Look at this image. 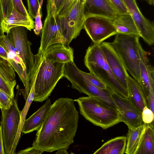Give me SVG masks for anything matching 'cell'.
Masks as SVG:
<instances>
[{"instance_id": "13", "label": "cell", "mask_w": 154, "mask_h": 154, "mask_svg": "<svg viewBox=\"0 0 154 154\" xmlns=\"http://www.w3.org/2000/svg\"><path fill=\"white\" fill-rule=\"evenodd\" d=\"M100 46L107 62L116 79L128 90L129 75L122 61L111 42H102Z\"/></svg>"}, {"instance_id": "3", "label": "cell", "mask_w": 154, "mask_h": 154, "mask_svg": "<svg viewBox=\"0 0 154 154\" xmlns=\"http://www.w3.org/2000/svg\"><path fill=\"white\" fill-rule=\"evenodd\" d=\"M100 44H94L88 47L84 58L85 66L90 73L100 79L112 91L123 97L129 98L128 91L115 77L100 47Z\"/></svg>"}, {"instance_id": "21", "label": "cell", "mask_w": 154, "mask_h": 154, "mask_svg": "<svg viewBox=\"0 0 154 154\" xmlns=\"http://www.w3.org/2000/svg\"><path fill=\"white\" fill-rule=\"evenodd\" d=\"M113 22L117 33L140 36L135 22L130 14L118 15L113 20Z\"/></svg>"}, {"instance_id": "40", "label": "cell", "mask_w": 154, "mask_h": 154, "mask_svg": "<svg viewBox=\"0 0 154 154\" xmlns=\"http://www.w3.org/2000/svg\"><path fill=\"white\" fill-rule=\"evenodd\" d=\"M0 57L5 60H8V53L2 46L0 44Z\"/></svg>"}, {"instance_id": "24", "label": "cell", "mask_w": 154, "mask_h": 154, "mask_svg": "<svg viewBox=\"0 0 154 154\" xmlns=\"http://www.w3.org/2000/svg\"><path fill=\"white\" fill-rule=\"evenodd\" d=\"M35 82L34 81L30 83V92L26 101V103L23 108L22 111H21L19 125L17 133L12 146L11 154H14L16 153V149L20 137L23 124L26 119V117L30 106L34 100L35 95L34 85Z\"/></svg>"}, {"instance_id": "14", "label": "cell", "mask_w": 154, "mask_h": 154, "mask_svg": "<svg viewBox=\"0 0 154 154\" xmlns=\"http://www.w3.org/2000/svg\"><path fill=\"white\" fill-rule=\"evenodd\" d=\"M128 11L134 20L140 37L149 45L154 43V26L153 23L143 15L136 0H123Z\"/></svg>"}, {"instance_id": "23", "label": "cell", "mask_w": 154, "mask_h": 154, "mask_svg": "<svg viewBox=\"0 0 154 154\" xmlns=\"http://www.w3.org/2000/svg\"><path fill=\"white\" fill-rule=\"evenodd\" d=\"M125 136H119L110 139L104 143L93 154H123L126 145Z\"/></svg>"}, {"instance_id": "18", "label": "cell", "mask_w": 154, "mask_h": 154, "mask_svg": "<svg viewBox=\"0 0 154 154\" xmlns=\"http://www.w3.org/2000/svg\"><path fill=\"white\" fill-rule=\"evenodd\" d=\"M51 105L50 99L48 98L40 108L28 119H25L22 133L26 134L37 131L45 119Z\"/></svg>"}, {"instance_id": "10", "label": "cell", "mask_w": 154, "mask_h": 154, "mask_svg": "<svg viewBox=\"0 0 154 154\" xmlns=\"http://www.w3.org/2000/svg\"><path fill=\"white\" fill-rule=\"evenodd\" d=\"M47 15L41 30L40 45L38 50V51L44 54L52 48L62 44L59 33L60 18L53 15L50 0H47Z\"/></svg>"}, {"instance_id": "15", "label": "cell", "mask_w": 154, "mask_h": 154, "mask_svg": "<svg viewBox=\"0 0 154 154\" xmlns=\"http://www.w3.org/2000/svg\"><path fill=\"white\" fill-rule=\"evenodd\" d=\"M84 12L85 18L97 16L113 20L119 15L109 0H85Z\"/></svg>"}, {"instance_id": "22", "label": "cell", "mask_w": 154, "mask_h": 154, "mask_svg": "<svg viewBox=\"0 0 154 154\" xmlns=\"http://www.w3.org/2000/svg\"><path fill=\"white\" fill-rule=\"evenodd\" d=\"M154 154V129L153 122L146 124L139 145L134 154Z\"/></svg>"}, {"instance_id": "27", "label": "cell", "mask_w": 154, "mask_h": 154, "mask_svg": "<svg viewBox=\"0 0 154 154\" xmlns=\"http://www.w3.org/2000/svg\"><path fill=\"white\" fill-rule=\"evenodd\" d=\"M16 85L7 80L0 74V89L12 97H14V89Z\"/></svg>"}, {"instance_id": "35", "label": "cell", "mask_w": 154, "mask_h": 154, "mask_svg": "<svg viewBox=\"0 0 154 154\" xmlns=\"http://www.w3.org/2000/svg\"><path fill=\"white\" fill-rule=\"evenodd\" d=\"M41 6H40L35 16V24L34 29V33L38 35L42 28V24L41 21L42 12Z\"/></svg>"}, {"instance_id": "29", "label": "cell", "mask_w": 154, "mask_h": 154, "mask_svg": "<svg viewBox=\"0 0 154 154\" xmlns=\"http://www.w3.org/2000/svg\"><path fill=\"white\" fill-rule=\"evenodd\" d=\"M82 74L92 85L102 89H106L107 87L98 78L91 73H87L81 70Z\"/></svg>"}, {"instance_id": "1", "label": "cell", "mask_w": 154, "mask_h": 154, "mask_svg": "<svg viewBox=\"0 0 154 154\" xmlns=\"http://www.w3.org/2000/svg\"><path fill=\"white\" fill-rule=\"evenodd\" d=\"M79 119L74 100L60 98L51 107L44 122L37 131L32 146L41 153L67 149L74 141Z\"/></svg>"}, {"instance_id": "42", "label": "cell", "mask_w": 154, "mask_h": 154, "mask_svg": "<svg viewBox=\"0 0 154 154\" xmlns=\"http://www.w3.org/2000/svg\"><path fill=\"white\" fill-rule=\"evenodd\" d=\"M3 18V14L2 11L1 5L0 3V37L3 34L2 29H1V24L2 22Z\"/></svg>"}, {"instance_id": "11", "label": "cell", "mask_w": 154, "mask_h": 154, "mask_svg": "<svg viewBox=\"0 0 154 154\" xmlns=\"http://www.w3.org/2000/svg\"><path fill=\"white\" fill-rule=\"evenodd\" d=\"M27 29L23 26L14 27L10 29L8 34L17 54L23 60L29 79L34 65L35 55L31 51V43L28 39Z\"/></svg>"}, {"instance_id": "37", "label": "cell", "mask_w": 154, "mask_h": 154, "mask_svg": "<svg viewBox=\"0 0 154 154\" xmlns=\"http://www.w3.org/2000/svg\"><path fill=\"white\" fill-rule=\"evenodd\" d=\"M8 61L18 75L25 87L26 84V78L22 67L12 60H9Z\"/></svg>"}, {"instance_id": "45", "label": "cell", "mask_w": 154, "mask_h": 154, "mask_svg": "<svg viewBox=\"0 0 154 154\" xmlns=\"http://www.w3.org/2000/svg\"><path fill=\"white\" fill-rule=\"evenodd\" d=\"M146 0L148 3L150 5H153L154 0Z\"/></svg>"}, {"instance_id": "9", "label": "cell", "mask_w": 154, "mask_h": 154, "mask_svg": "<svg viewBox=\"0 0 154 154\" xmlns=\"http://www.w3.org/2000/svg\"><path fill=\"white\" fill-rule=\"evenodd\" d=\"M83 29L94 44H100L106 39L117 34L113 20L102 16H91L86 17Z\"/></svg>"}, {"instance_id": "46", "label": "cell", "mask_w": 154, "mask_h": 154, "mask_svg": "<svg viewBox=\"0 0 154 154\" xmlns=\"http://www.w3.org/2000/svg\"><path fill=\"white\" fill-rule=\"evenodd\" d=\"M1 122H0V124H1Z\"/></svg>"}, {"instance_id": "28", "label": "cell", "mask_w": 154, "mask_h": 154, "mask_svg": "<svg viewBox=\"0 0 154 154\" xmlns=\"http://www.w3.org/2000/svg\"><path fill=\"white\" fill-rule=\"evenodd\" d=\"M76 0H65L55 16L59 18L64 17L69 12Z\"/></svg>"}, {"instance_id": "33", "label": "cell", "mask_w": 154, "mask_h": 154, "mask_svg": "<svg viewBox=\"0 0 154 154\" xmlns=\"http://www.w3.org/2000/svg\"><path fill=\"white\" fill-rule=\"evenodd\" d=\"M28 12L32 18H35L38 9L40 6L38 0H27Z\"/></svg>"}, {"instance_id": "25", "label": "cell", "mask_w": 154, "mask_h": 154, "mask_svg": "<svg viewBox=\"0 0 154 154\" xmlns=\"http://www.w3.org/2000/svg\"><path fill=\"white\" fill-rule=\"evenodd\" d=\"M143 124L137 127L128 129L125 153L134 154L139 145L142 134L145 126Z\"/></svg>"}, {"instance_id": "38", "label": "cell", "mask_w": 154, "mask_h": 154, "mask_svg": "<svg viewBox=\"0 0 154 154\" xmlns=\"http://www.w3.org/2000/svg\"><path fill=\"white\" fill-rule=\"evenodd\" d=\"M17 153L18 154H41L42 153L39 150L32 146L21 150Z\"/></svg>"}, {"instance_id": "43", "label": "cell", "mask_w": 154, "mask_h": 154, "mask_svg": "<svg viewBox=\"0 0 154 154\" xmlns=\"http://www.w3.org/2000/svg\"><path fill=\"white\" fill-rule=\"evenodd\" d=\"M51 6L52 13L53 15L55 17L56 14V10L54 2V0H50Z\"/></svg>"}, {"instance_id": "32", "label": "cell", "mask_w": 154, "mask_h": 154, "mask_svg": "<svg viewBox=\"0 0 154 154\" xmlns=\"http://www.w3.org/2000/svg\"><path fill=\"white\" fill-rule=\"evenodd\" d=\"M3 18L8 16L11 13L13 8V0H0Z\"/></svg>"}, {"instance_id": "20", "label": "cell", "mask_w": 154, "mask_h": 154, "mask_svg": "<svg viewBox=\"0 0 154 154\" xmlns=\"http://www.w3.org/2000/svg\"><path fill=\"white\" fill-rule=\"evenodd\" d=\"M129 98L141 112L147 105V102L143 90L139 82L129 76L128 82Z\"/></svg>"}, {"instance_id": "4", "label": "cell", "mask_w": 154, "mask_h": 154, "mask_svg": "<svg viewBox=\"0 0 154 154\" xmlns=\"http://www.w3.org/2000/svg\"><path fill=\"white\" fill-rule=\"evenodd\" d=\"M65 63L44 57L35 84L33 101L42 102L48 98L57 82L63 77Z\"/></svg>"}, {"instance_id": "2", "label": "cell", "mask_w": 154, "mask_h": 154, "mask_svg": "<svg viewBox=\"0 0 154 154\" xmlns=\"http://www.w3.org/2000/svg\"><path fill=\"white\" fill-rule=\"evenodd\" d=\"M80 114L93 125L106 129L122 122L118 109L95 97H82L74 100Z\"/></svg>"}, {"instance_id": "31", "label": "cell", "mask_w": 154, "mask_h": 154, "mask_svg": "<svg viewBox=\"0 0 154 154\" xmlns=\"http://www.w3.org/2000/svg\"><path fill=\"white\" fill-rule=\"evenodd\" d=\"M109 1L119 15L130 14L123 0H109Z\"/></svg>"}, {"instance_id": "34", "label": "cell", "mask_w": 154, "mask_h": 154, "mask_svg": "<svg viewBox=\"0 0 154 154\" xmlns=\"http://www.w3.org/2000/svg\"><path fill=\"white\" fill-rule=\"evenodd\" d=\"M141 115L142 120L144 123L150 124L153 122L154 118V112L147 106L143 108Z\"/></svg>"}, {"instance_id": "19", "label": "cell", "mask_w": 154, "mask_h": 154, "mask_svg": "<svg viewBox=\"0 0 154 154\" xmlns=\"http://www.w3.org/2000/svg\"><path fill=\"white\" fill-rule=\"evenodd\" d=\"M44 57L50 60L63 63L74 61L73 50L69 45L61 44L48 51Z\"/></svg>"}, {"instance_id": "41", "label": "cell", "mask_w": 154, "mask_h": 154, "mask_svg": "<svg viewBox=\"0 0 154 154\" xmlns=\"http://www.w3.org/2000/svg\"><path fill=\"white\" fill-rule=\"evenodd\" d=\"M64 0H54V2L56 10V13L61 7Z\"/></svg>"}, {"instance_id": "36", "label": "cell", "mask_w": 154, "mask_h": 154, "mask_svg": "<svg viewBox=\"0 0 154 154\" xmlns=\"http://www.w3.org/2000/svg\"><path fill=\"white\" fill-rule=\"evenodd\" d=\"M13 7L20 14L28 17H31L24 6L22 0H13Z\"/></svg>"}, {"instance_id": "16", "label": "cell", "mask_w": 154, "mask_h": 154, "mask_svg": "<svg viewBox=\"0 0 154 154\" xmlns=\"http://www.w3.org/2000/svg\"><path fill=\"white\" fill-rule=\"evenodd\" d=\"M140 57V81L139 83L147 100L150 88L154 87V67L150 63L147 52L140 43L139 47Z\"/></svg>"}, {"instance_id": "12", "label": "cell", "mask_w": 154, "mask_h": 154, "mask_svg": "<svg viewBox=\"0 0 154 154\" xmlns=\"http://www.w3.org/2000/svg\"><path fill=\"white\" fill-rule=\"evenodd\" d=\"M111 95L122 122H124L128 129L137 127L143 124L142 112L129 98L123 97L112 91Z\"/></svg>"}, {"instance_id": "17", "label": "cell", "mask_w": 154, "mask_h": 154, "mask_svg": "<svg viewBox=\"0 0 154 154\" xmlns=\"http://www.w3.org/2000/svg\"><path fill=\"white\" fill-rule=\"evenodd\" d=\"M34 22L32 18L19 13L13 7L10 14L3 19L1 24L3 34L8 35L10 29L14 27L23 26L31 31L34 27Z\"/></svg>"}, {"instance_id": "30", "label": "cell", "mask_w": 154, "mask_h": 154, "mask_svg": "<svg viewBox=\"0 0 154 154\" xmlns=\"http://www.w3.org/2000/svg\"><path fill=\"white\" fill-rule=\"evenodd\" d=\"M14 97H12L9 94L0 89V108L6 109H9L13 103Z\"/></svg>"}, {"instance_id": "6", "label": "cell", "mask_w": 154, "mask_h": 154, "mask_svg": "<svg viewBox=\"0 0 154 154\" xmlns=\"http://www.w3.org/2000/svg\"><path fill=\"white\" fill-rule=\"evenodd\" d=\"M63 77L70 82L72 88L88 96L97 98L116 108L112 97V91L108 87L106 89H102L91 84L74 61L65 63Z\"/></svg>"}, {"instance_id": "44", "label": "cell", "mask_w": 154, "mask_h": 154, "mask_svg": "<svg viewBox=\"0 0 154 154\" xmlns=\"http://www.w3.org/2000/svg\"><path fill=\"white\" fill-rule=\"evenodd\" d=\"M57 152L55 153L56 154H69L67 151V149H61L57 150Z\"/></svg>"}, {"instance_id": "7", "label": "cell", "mask_w": 154, "mask_h": 154, "mask_svg": "<svg viewBox=\"0 0 154 154\" xmlns=\"http://www.w3.org/2000/svg\"><path fill=\"white\" fill-rule=\"evenodd\" d=\"M85 0H76L64 17L60 18L59 32L63 44L69 45L79 36L83 29L85 19L84 12Z\"/></svg>"}, {"instance_id": "5", "label": "cell", "mask_w": 154, "mask_h": 154, "mask_svg": "<svg viewBox=\"0 0 154 154\" xmlns=\"http://www.w3.org/2000/svg\"><path fill=\"white\" fill-rule=\"evenodd\" d=\"M136 35L117 33L111 42L126 69L139 83L140 81L139 38Z\"/></svg>"}, {"instance_id": "8", "label": "cell", "mask_w": 154, "mask_h": 154, "mask_svg": "<svg viewBox=\"0 0 154 154\" xmlns=\"http://www.w3.org/2000/svg\"><path fill=\"white\" fill-rule=\"evenodd\" d=\"M2 135L5 154H10L19 125L21 111L16 99L10 108L1 109Z\"/></svg>"}, {"instance_id": "26", "label": "cell", "mask_w": 154, "mask_h": 154, "mask_svg": "<svg viewBox=\"0 0 154 154\" xmlns=\"http://www.w3.org/2000/svg\"><path fill=\"white\" fill-rule=\"evenodd\" d=\"M0 44L8 53L9 60H12L15 56L18 55L8 35H5L3 34L0 37Z\"/></svg>"}, {"instance_id": "39", "label": "cell", "mask_w": 154, "mask_h": 154, "mask_svg": "<svg viewBox=\"0 0 154 154\" xmlns=\"http://www.w3.org/2000/svg\"><path fill=\"white\" fill-rule=\"evenodd\" d=\"M0 154H5L1 125H0Z\"/></svg>"}]
</instances>
